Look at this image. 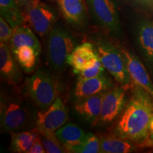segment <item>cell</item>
<instances>
[{"label": "cell", "mask_w": 153, "mask_h": 153, "mask_svg": "<svg viewBox=\"0 0 153 153\" xmlns=\"http://www.w3.org/2000/svg\"><path fill=\"white\" fill-rule=\"evenodd\" d=\"M132 87V94L115 122L112 134L137 144L144 143L153 118V98L143 88L135 85Z\"/></svg>", "instance_id": "6da1fadb"}, {"label": "cell", "mask_w": 153, "mask_h": 153, "mask_svg": "<svg viewBox=\"0 0 153 153\" xmlns=\"http://www.w3.org/2000/svg\"><path fill=\"white\" fill-rule=\"evenodd\" d=\"M1 89L0 125L1 133H14L36 128L37 107L19 85Z\"/></svg>", "instance_id": "7a4b0ae2"}, {"label": "cell", "mask_w": 153, "mask_h": 153, "mask_svg": "<svg viewBox=\"0 0 153 153\" xmlns=\"http://www.w3.org/2000/svg\"><path fill=\"white\" fill-rule=\"evenodd\" d=\"M90 41L98 59L115 81L125 89L132 88L133 83L122 48L108 34H96L91 36Z\"/></svg>", "instance_id": "3957f363"}, {"label": "cell", "mask_w": 153, "mask_h": 153, "mask_svg": "<svg viewBox=\"0 0 153 153\" xmlns=\"http://www.w3.org/2000/svg\"><path fill=\"white\" fill-rule=\"evenodd\" d=\"M52 70L41 68L25 79V92L39 110H46L59 97L62 83Z\"/></svg>", "instance_id": "277c9868"}, {"label": "cell", "mask_w": 153, "mask_h": 153, "mask_svg": "<svg viewBox=\"0 0 153 153\" xmlns=\"http://www.w3.org/2000/svg\"><path fill=\"white\" fill-rule=\"evenodd\" d=\"M77 44L76 38L60 23H56L47 36L45 55L50 68L55 73L64 72L67 67L68 55Z\"/></svg>", "instance_id": "5b68a950"}, {"label": "cell", "mask_w": 153, "mask_h": 153, "mask_svg": "<svg viewBox=\"0 0 153 153\" xmlns=\"http://www.w3.org/2000/svg\"><path fill=\"white\" fill-rule=\"evenodd\" d=\"M93 22L113 38L120 36L122 25L114 0H85Z\"/></svg>", "instance_id": "8992f818"}, {"label": "cell", "mask_w": 153, "mask_h": 153, "mask_svg": "<svg viewBox=\"0 0 153 153\" xmlns=\"http://www.w3.org/2000/svg\"><path fill=\"white\" fill-rule=\"evenodd\" d=\"M23 11L25 23L41 38L48 36L57 23L56 9L41 0H28Z\"/></svg>", "instance_id": "52a82bcc"}, {"label": "cell", "mask_w": 153, "mask_h": 153, "mask_svg": "<svg viewBox=\"0 0 153 153\" xmlns=\"http://www.w3.org/2000/svg\"><path fill=\"white\" fill-rule=\"evenodd\" d=\"M126 89L118 85L106 91L103 98L101 112L96 127L99 129L106 128L118 120L127 104Z\"/></svg>", "instance_id": "ba28073f"}, {"label": "cell", "mask_w": 153, "mask_h": 153, "mask_svg": "<svg viewBox=\"0 0 153 153\" xmlns=\"http://www.w3.org/2000/svg\"><path fill=\"white\" fill-rule=\"evenodd\" d=\"M135 41L140 60L153 81V21L140 19L135 26Z\"/></svg>", "instance_id": "9c48e42d"}, {"label": "cell", "mask_w": 153, "mask_h": 153, "mask_svg": "<svg viewBox=\"0 0 153 153\" xmlns=\"http://www.w3.org/2000/svg\"><path fill=\"white\" fill-rule=\"evenodd\" d=\"M69 120V111L60 97L46 110L38 111L36 128L38 131L55 132Z\"/></svg>", "instance_id": "30bf717a"}, {"label": "cell", "mask_w": 153, "mask_h": 153, "mask_svg": "<svg viewBox=\"0 0 153 153\" xmlns=\"http://www.w3.org/2000/svg\"><path fill=\"white\" fill-rule=\"evenodd\" d=\"M63 19L76 30H85L88 25V11L85 0H57Z\"/></svg>", "instance_id": "8fae6325"}, {"label": "cell", "mask_w": 153, "mask_h": 153, "mask_svg": "<svg viewBox=\"0 0 153 153\" xmlns=\"http://www.w3.org/2000/svg\"><path fill=\"white\" fill-rule=\"evenodd\" d=\"M115 86L112 78L106 72L90 79L76 80V85L71 93L72 101L74 102L98 94L106 92Z\"/></svg>", "instance_id": "7c38bea8"}, {"label": "cell", "mask_w": 153, "mask_h": 153, "mask_svg": "<svg viewBox=\"0 0 153 153\" xmlns=\"http://www.w3.org/2000/svg\"><path fill=\"white\" fill-rule=\"evenodd\" d=\"M122 51L133 85L143 88L153 98V81L142 60L130 50L122 48Z\"/></svg>", "instance_id": "4fadbf2b"}, {"label": "cell", "mask_w": 153, "mask_h": 153, "mask_svg": "<svg viewBox=\"0 0 153 153\" xmlns=\"http://www.w3.org/2000/svg\"><path fill=\"white\" fill-rule=\"evenodd\" d=\"M0 74L9 85H19L24 79L23 70L19 65L9 44L0 43Z\"/></svg>", "instance_id": "5bb4252c"}, {"label": "cell", "mask_w": 153, "mask_h": 153, "mask_svg": "<svg viewBox=\"0 0 153 153\" xmlns=\"http://www.w3.org/2000/svg\"><path fill=\"white\" fill-rule=\"evenodd\" d=\"M106 92L73 102V112L76 117L87 125L96 127L101 112L103 98Z\"/></svg>", "instance_id": "9a60e30c"}, {"label": "cell", "mask_w": 153, "mask_h": 153, "mask_svg": "<svg viewBox=\"0 0 153 153\" xmlns=\"http://www.w3.org/2000/svg\"><path fill=\"white\" fill-rule=\"evenodd\" d=\"M98 60L91 42L76 45L72 52L68 55V63L73 69L74 74H78L92 65Z\"/></svg>", "instance_id": "2e32d148"}, {"label": "cell", "mask_w": 153, "mask_h": 153, "mask_svg": "<svg viewBox=\"0 0 153 153\" xmlns=\"http://www.w3.org/2000/svg\"><path fill=\"white\" fill-rule=\"evenodd\" d=\"M8 44L11 51L22 46H28L41 53L42 48L39 39L29 26L24 24L14 28V32Z\"/></svg>", "instance_id": "e0dca14e"}, {"label": "cell", "mask_w": 153, "mask_h": 153, "mask_svg": "<svg viewBox=\"0 0 153 153\" xmlns=\"http://www.w3.org/2000/svg\"><path fill=\"white\" fill-rule=\"evenodd\" d=\"M86 133L82 128L73 123H67L55 131V135L66 149L67 152L72 147L81 143Z\"/></svg>", "instance_id": "ac0fdd59"}, {"label": "cell", "mask_w": 153, "mask_h": 153, "mask_svg": "<svg viewBox=\"0 0 153 153\" xmlns=\"http://www.w3.org/2000/svg\"><path fill=\"white\" fill-rule=\"evenodd\" d=\"M99 140L100 153H128L134 152L136 149L135 143L114 134L101 136Z\"/></svg>", "instance_id": "d6986e66"}, {"label": "cell", "mask_w": 153, "mask_h": 153, "mask_svg": "<svg viewBox=\"0 0 153 153\" xmlns=\"http://www.w3.org/2000/svg\"><path fill=\"white\" fill-rule=\"evenodd\" d=\"M12 52L23 72L30 74L36 71L41 53L28 46H22Z\"/></svg>", "instance_id": "ffe728a7"}, {"label": "cell", "mask_w": 153, "mask_h": 153, "mask_svg": "<svg viewBox=\"0 0 153 153\" xmlns=\"http://www.w3.org/2000/svg\"><path fill=\"white\" fill-rule=\"evenodd\" d=\"M39 132L35 128L11 133L10 150L13 152L28 153Z\"/></svg>", "instance_id": "44dd1931"}, {"label": "cell", "mask_w": 153, "mask_h": 153, "mask_svg": "<svg viewBox=\"0 0 153 153\" xmlns=\"http://www.w3.org/2000/svg\"><path fill=\"white\" fill-rule=\"evenodd\" d=\"M0 14L13 28L25 23L24 13L15 0H0Z\"/></svg>", "instance_id": "7402d4cb"}, {"label": "cell", "mask_w": 153, "mask_h": 153, "mask_svg": "<svg viewBox=\"0 0 153 153\" xmlns=\"http://www.w3.org/2000/svg\"><path fill=\"white\" fill-rule=\"evenodd\" d=\"M99 151L100 140L99 137L92 133H87L81 143L70 148L68 152L98 153Z\"/></svg>", "instance_id": "603a6c76"}, {"label": "cell", "mask_w": 153, "mask_h": 153, "mask_svg": "<svg viewBox=\"0 0 153 153\" xmlns=\"http://www.w3.org/2000/svg\"><path fill=\"white\" fill-rule=\"evenodd\" d=\"M39 136L48 153L67 152L66 149L55 135V132L38 131Z\"/></svg>", "instance_id": "cb8c5ba5"}, {"label": "cell", "mask_w": 153, "mask_h": 153, "mask_svg": "<svg viewBox=\"0 0 153 153\" xmlns=\"http://www.w3.org/2000/svg\"><path fill=\"white\" fill-rule=\"evenodd\" d=\"M105 70H106V69L104 68V67L101 64L100 60L98 59L89 68L85 69L83 71L76 74V75H77V80L90 79V78L96 77V76H98L105 73L106 72Z\"/></svg>", "instance_id": "d4e9b609"}, {"label": "cell", "mask_w": 153, "mask_h": 153, "mask_svg": "<svg viewBox=\"0 0 153 153\" xmlns=\"http://www.w3.org/2000/svg\"><path fill=\"white\" fill-rule=\"evenodd\" d=\"M14 32V28L5 20L0 16V41L8 43Z\"/></svg>", "instance_id": "484cf974"}, {"label": "cell", "mask_w": 153, "mask_h": 153, "mask_svg": "<svg viewBox=\"0 0 153 153\" xmlns=\"http://www.w3.org/2000/svg\"><path fill=\"white\" fill-rule=\"evenodd\" d=\"M39 132V131H38ZM46 152L45 148H44L43 143H42L41 138H40L39 134L37 137H36L35 140L32 145L31 148L28 153H45Z\"/></svg>", "instance_id": "4316f807"}, {"label": "cell", "mask_w": 153, "mask_h": 153, "mask_svg": "<svg viewBox=\"0 0 153 153\" xmlns=\"http://www.w3.org/2000/svg\"><path fill=\"white\" fill-rule=\"evenodd\" d=\"M143 8L153 11V0H132Z\"/></svg>", "instance_id": "83f0119b"}, {"label": "cell", "mask_w": 153, "mask_h": 153, "mask_svg": "<svg viewBox=\"0 0 153 153\" xmlns=\"http://www.w3.org/2000/svg\"><path fill=\"white\" fill-rule=\"evenodd\" d=\"M146 141L147 144H153V118L150 122V128H149V135Z\"/></svg>", "instance_id": "f1b7e54d"}, {"label": "cell", "mask_w": 153, "mask_h": 153, "mask_svg": "<svg viewBox=\"0 0 153 153\" xmlns=\"http://www.w3.org/2000/svg\"><path fill=\"white\" fill-rule=\"evenodd\" d=\"M15 1H16V2L18 4L19 7L23 9L25 6H26V4L28 3V0H15Z\"/></svg>", "instance_id": "f546056e"}]
</instances>
